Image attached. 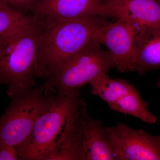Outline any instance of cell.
Listing matches in <instances>:
<instances>
[{
    "mask_svg": "<svg viewBox=\"0 0 160 160\" xmlns=\"http://www.w3.org/2000/svg\"><path fill=\"white\" fill-rule=\"evenodd\" d=\"M15 11L26 14L31 11L38 0H1Z\"/></svg>",
    "mask_w": 160,
    "mask_h": 160,
    "instance_id": "14",
    "label": "cell"
},
{
    "mask_svg": "<svg viewBox=\"0 0 160 160\" xmlns=\"http://www.w3.org/2000/svg\"><path fill=\"white\" fill-rule=\"evenodd\" d=\"M100 1L103 3V5L106 6V5L115 2V1H117V0H100Z\"/></svg>",
    "mask_w": 160,
    "mask_h": 160,
    "instance_id": "16",
    "label": "cell"
},
{
    "mask_svg": "<svg viewBox=\"0 0 160 160\" xmlns=\"http://www.w3.org/2000/svg\"><path fill=\"white\" fill-rule=\"evenodd\" d=\"M105 6L107 18L126 19L138 29L160 28L158 0H117Z\"/></svg>",
    "mask_w": 160,
    "mask_h": 160,
    "instance_id": "10",
    "label": "cell"
},
{
    "mask_svg": "<svg viewBox=\"0 0 160 160\" xmlns=\"http://www.w3.org/2000/svg\"><path fill=\"white\" fill-rule=\"evenodd\" d=\"M38 18V17H37ZM38 42V77L46 78L56 64L72 56L92 40L109 21L107 17L95 16L69 20L42 18Z\"/></svg>",
    "mask_w": 160,
    "mask_h": 160,
    "instance_id": "2",
    "label": "cell"
},
{
    "mask_svg": "<svg viewBox=\"0 0 160 160\" xmlns=\"http://www.w3.org/2000/svg\"><path fill=\"white\" fill-rule=\"evenodd\" d=\"M138 26L124 18L109 22L100 29L96 40L107 48L121 72L134 71Z\"/></svg>",
    "mask_w": 160,
    "mask_h": 160,
    "instance_id": "8",
    "label": "cell"
},
{
    "mask_svg": "<svg viewBox=\"0 0 160 160\" xmlns=\"http://www.w3.org/2000/svg\"><path fill=\"white\" fill-rule=\"evenodd\" d=\"M39 20L23 26L0 42V84L11 98L36 86Z\"/></svg>",
    "mask_w": 160,
    "mask_h": 160,
    "instance_id": "3",
    "label": "cell"
},
{
    "mask_svg": "<svg viewBox=\"0 0 160 160\" xmlns=\"http://www.w3.org/2000/svg\"><path fill=\"white\" fill-rule=\"evenodd\" d=\"M30 12L36 17L52 19L106 17V6L100 0H38Z\"/></svg>",
    "mask_w": 160,
    "mask_h": 160,
    "instance_id": "9",
    "label": "cell"
},
{
    "mask_svg": "<svg viewBox=\"0 0 160 160\" xmlns=\"http://www.w3.org/2000/svg\"><path fill=\"white\" fill-rule=\"evenodd\" d=\"M160 69V28H139L134 71L140 76Z\"/></svg>",
    "mask_w": 160,
    "mask_h": 160,
    "instance_id": "12",
    "label": "cell"
},
{
    "mask_svg": "<svg viewBox=\"0 0 160 160\" xmlns=\"http://www.w3.org/2000/svg\"><path fill=\"white\" fill-rule=\"evenodd\" d=\"M34 19L13 10L0 0V42Z\"/></svg>",
    "mask_w": 160,
    "mask_h": 160,
    "instance_id": "13",
    "label": "cell"
},
{
    "mask_svg": "<svg viewBox=\"0 0 160 160\" xmlns=\"http://www.w3.org/2000/svg\"><path fill=\"white\" fill-rule=\"evenodd\" d=\"M56 94L54 90L42 85L12 98L11 104L0 118V142L16 147L24 143Z\"/></svg>",
    "mask_w": 160,
    "mask_h": 160,
    "instance_id": "5",
    "label": "cell"
},
{
    "mask_svg": "<svg viewBox=\"0 0 160 160\" xmlns=\"http://www.w3.org/2000/svg\"><path fill=\"white\" fill-rule=\"evenodd\" d=\"M115 160H160V136L125 123L105 127Z\"/></svg>",
    "mask_w": 160,
    "mask_h": 160,
    "instance_id": "7",
    "label": "cell"
},
{
    "mask_svg": "<svg viewBox=\"0 0 160 160\" xmlns=\"http://www.w3.org/2000/svg\"><path fill=\"white\" fill-rule=\"evenodd\" d=\"M93 39L76 53L56 64L48 71L43 86L58 94L80 96L84 85L108 74L115 65L109 52Z\"/></svg>",
    "mask_w": 160,
    "mask_h": 160,
    "instance_id": "4",
    "label": "cell"
},
{
    "mask_svg": "<svg viewBox=\"0 0 160 160\" xmlns=\"http://www.w3.org/2000/svg\"><path fill=\"white\" fill-rule=\"evenodd\" d=\"M89 84L91 93L106 102L110 109L134 116L147 124L156 122L157 118L149 111L148 103L127 80L111 78L107 74L94 79Z\"/></svg>",
    "mask_w": 160,
    "mask_h": 160,
    "instance_id": "6",
    "label": "cell"
},
{
    "mask_svg": "<svg viewBox=\"0 0 160 160\" xmlns=\"http://www.w3.org/2000/svg\"><path fill=\"white\" fill-rule=\"evenodd\" d=\"M82 131L85 160H115L105 127L88 114L86 107L82 116Z\"/></svg>",
    "mask_w": 160,
    "mask_h": 160,
    "instance_id": "11",
    "label": "cell"
},
{
    "mask_svg": "<svg viewBox=\"0 0 160 160\" xmlns=\"http://www.w3.org/2000/svg\"><path fill=\"white\" fill-rule=\"evenodd\" d=\"M86 102L80 96L57 94L40 116L31 134L16 147L20 159L55 160L79 136Z\"/></svg>",
    "mask_w": 160,
    "mask_h": 160,
    "instance_id": "1",
    "label": "cell"
},
{
    "mask_svg": "<svg viewBox=\"0 0 160 160\" xmlns=\"http://www.w3.org/2000/svg\"><path fill=\"white\" fill-rule=\"evenodd\" d=\"M19 159L15 146L4 142H0V160Z\"/></svg>",
    "mask_w": 160,
    "mask_h": 160,
    "instance_id": "15",
    "label": "cell"
},
{
    "mask_svg": "<svg viewBox=\"0 0 160 160\" xmlns=\"http://www.w3.org/2000/svg\"><path fill=\"white\" fill-rule=\"evenodd\" d=\"M158 1H159V2H160V0H158Z\"/></svg>",
    "mask_w": 160,
    "mask_h": 160,
    "instance_id": "18",
    "label": "cell"
},
{
    "mask_svg": "<svg viewBox=\"0 0 160 160\" xmlns=\"http://www.w3.org/2000/svg\"><path fill=\"white\" fill-rule=\"evenodd\" d=\"M156 86H157L158 88H160V77L159 78L156 84Z\"/></svg>",
    "mask_w": 160,
    "mask_h": 160,
    "instance_id": "17",
    "label": "cell"
}]
</instances>
